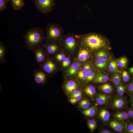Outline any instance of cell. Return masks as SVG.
I'll use <instances>...</instances> for the list:
<instances>
[{
	"label": "cell",
	"instance_id": "obj_25",
	"mask_svg": "<svg viewBox=\"0 0 133 133\" xmlns=\"http://www.w3.org/2000/svg\"><path fill=\"white\" fill-rule=\"evenodd\" d=\"M11 7L15 10H21L25 4L24 0H10Z\"/></svg>",
	"mask_w": 133,
	"mask_h": 133
},
{
	"label": "cell",
	"instance_id": "obj_47",
	"mask_svg": "<svg viewBox=\"0 0 133 133\" xmlns=\"http://www.w3.org/2000/svg\"><path fill=\"white\" fill-rule=\"evenodd\" d=\"M133 78V75H132Z\"/></svg>",
	"mask_w": 133,
	"mask_h": 133
},
{
	"label": "cell",
	"instance_id": "obj_16",
	"mask_svg": "<svg viewBox=\"0 0 133 133\" xmlns=\"http://www.w3.org/2000/svg\"><path fill=\"white\" fill-rule=\"evenodd\" d=\"M78 87L77 83L72 80L67 81L64 85V89L66 93L70 96L78 89Z\"/></svg>",
	"mask_w": 133,
	"mask_h": 133
},
{
	"label": "cell",
	"instance_id": "obj_33",
	"mask_svg": "<svg viewBox=\"0 0 133 133\" xmlns=\"http://www.w3.org/2000/svg\"><path fill=\"white\" fill-rule=\"evenodd\" d=\"M90 105L91 103L89 100L87 99L82 100L79 103V106L84 110L89 108Z\"/></svg>",
	"mask_w": 133,
	"mask_h": 133
},
{
	"label": "cell",
	"instance_id": "obj_3",
	"mask_svg": "<svg viewBox=\"0 0 133 133\" xmlns=\"http://www.w3.org/2000/svg\"><path fill=\"white\" fill-rule=\"evenodd\" d=\"M46 42L59 43L63 37L64 30L59 24L55 23L48 24L46 28Z\"/></svg>",
	"mask_w": 133,
	"mask_h": 133
},
{
	"label": "cell",
	"instance_id": "obj_27",
	"mask_svg": "<svg viewBox=\"0 0 133 133\" xmlns=\"http://www.w3.org/2000/svg\"><path fill=\"white\" fill-rule=\"evenodd\" d=\"M98 108L97 106L94 105L82 111V112L84 115L86 116L92 117L94 116L96 114Z\"/></svg>",
	"mask_w": 133,
	"mask_h": 133
},
{
	"label": "cell",
	"instance_id": "obj_4",
	"mask_svg": "<svg viewBox=\"0 0 133 133\" xmlns=\"http://www.w3.org/2000/svg\"><path fill=\"white\" fill-rule=\"evenodd\" d=\"M59 44L61 48L69 52H74L80 45L77 35L71 33L64 35Z\"/></svg>",
	"mask_w": 133,
	"mask_h": 133
},
{
	"label": "cell",
	"instance_id": "obj_18",
	"mask_svg": "<svg viewBox=\"0 0 133 133\" xmlns=\"http://www.w3.org/2000/svg\"><path fill=\"white\" fill-rule=\"evenodd\" d=\"M34 82L43 85L46 82V73L41 69L36 70L33 73Z\"/></svg>",
	"mask_w": 133,
	"mask_h": 133
},
{
	"label": "cell",
	"instance_id": "obj_45",
	"mask_svg": "<svg viewBox=\"0 0 133 133\" xmlns=\"http://www.w3.org/2000/svg\"><path fill=\"white\" fill-rule=\"evenodd\" d=\"M128 72L131 76H132L133 75V66L128 68Z\"/></svg>",
	"mask_w": 133,
	"mask_h": 133
},
{
	"label": "cell",
	"instance_id": "obj_42",
	"mask_svg": "<svg viewBox=\"0 0 133 133\" xmlns=\"http://www.w3.org/2000/svg\"><path fill=\"white\" fill-rule=\"evenodd\" d=\"M82 97V95L77 97L70 98L69 100L72 104H74L81 99Z\"/></svg>",
	"mask_w": 133,
	"mask_h": 133
},
{
	"label": "cell",
	"instance_id": "obj_8",
	"mask_svg": "<svg viewBox=\"0 0 133 133\" xmlns=\"http://www.w3.org/2000/svg\"><path fill=\"white\" fill-rule=\"evenodd\" d=\"M56 61L49 57L45 60L41 65L40 69L50 76L53 74L57 69Z\"/></svg>",
	"mask_w": 133,
	"mask_h": 133
},
{
	"label": "cell",
	"instance_id": "obj_21",
	"mask_svg": "<svg viewBox=\"0 0 133 133\" xmlns=\"http://www.w3.org/2000/svg\"><path fill=\"white\" fill-rule=\"evenodd\" d=\"M128 60L125 56H122L116 59L117 68L119 71L121 72L122 70L127 68Z\"/></svg>",
	"mask_w": 133,
	"mask_h": 133
},
{
	"label": "cell",
	"instance_id": "obj_19",
	"mask_svg": "<svg viewBox=\"0 0 133 133\" xmlns=\"http://www.w3.org/2000/svg\"><path fill=\"white\" fill-rule=\"evenodd\" d=\"M114 119L120 123L124 122L129 119V117L125 110H116L113 114Z\"/></svg>",
	"mask_w": 133,
	"mask_h": 133
},
{
	"label": "cell",
	"instance_id": "obj_1",
	"mask_svg": "<svg viewBox=\"0 0 133 133\" xmlns=\"http://www.w3.org/2000/svg\"><path fill=\"white\" fill-rule=\"evenodd\" d=\"M77 35L80 45L92 53L102 50L111 49L108 39L101 34L92 33Z\"/></svg>",
	"mask_w": 133,
	"mask_h": 133
},
{
	"label": "cell",
	"instance_id": "obj_9",
	"mask_svg": "<svg viewBox=\"0 0 133 133\" xmlns=\"http://www.w3.org/2000/svg\"><path fill=\"white\" fill-rule=\"evenodd\" d=\"M79 49V53L77 57L79 61L86 63L93 60L92 53L85 48L80 45Z\"/></svg>",
	"mask_w": 133,
	"mask_h": 133
},
{
	"label": "cell",
	"instance_id": "obj_43",
	"mask_svg": "<svg viewBox=\"0 0 133 133\" xmlns=\"http://www.w3.org/2000/svg\"><path fill=\"white\" fill-rule=\"evenodd\" d=\"M82 92L81 90L77 89L70 96V98H73L82 95Z\"/></svg>",
	"mask_w": 133,
	"mask_h": 133
},
{
	"label": "cell",
	"instance_id": "obj_7",
	"mask_svg": "<svg viewBox=\"0 0 133 133\" xmlns=\"http://www.w3.org/2000/svg\"><path fill=\"white\" fill-rule=\"evenodd\" d=\"M32 51L34 54L36 62L40 65L47 59L50 57L47 54L42 44L36 46Z\"/></svg>",
	"mask_w": 133,
	"mask_h": 133
},
{
	"label": "cell",
	"instance_id": "obj_11",
	"mask_svg": "<svg viewBox=\"0 0 133 133\" xmlns=\"http://www.w3.org/2000/svg\"><path fill=\"white\" fill-rule=\"evenodd\" d=\"M98 110V116L99 119L104 124H107L110 121L111 116L107 108L102 106Z\"/></svg>",
	"mask_w": 133,
	"mask_h": 133
},
{
	"label": "cell",
	"instance_id": "obj_29",
	"mask_svg": "<svg viewBox=\"0 0 133 133\" xmlns=\"http://www.w3.org/2000/svg\"><path fill=\"white\" fill-rule=\"evenodd\" d=\"M99 71L95 69L89 72H87L84 82L86 83H89L93 81Z\"/></svg>",
	"mask_w": 133,
	"mask_h": 133
},
{
	"label": "cell",
	"instance_id": "obj_30",
	"mask_svg": "<svg viewBox=\"0 0 133 133\" xmlns=\"http://www.w3.org/2000/svg\"><path fill=\"white\" fill-rule=\"evenodd\" d=\"M6 48L3 43L0 42V63L1 64L6 63L5 54Z\"/></svg>",
	"mask_w": 133,
	"mask_h": 133
},
{
	"label": "cell",
	"instance_id": "obj_28",
	"mask_svg": "<svg viewBox=\"0 0 133 133\" xmlns=\"http://www.w3.org/2000/svg\"><path fill=\"white\" fill-rule=\"evenodd\" d=\"M121 75L122 83L125 85H127L133 79L131 76L126 71H122L121 73Z\"/></svg>",
	"mask_w": 133,
	"mask_h": 133
},
{
	"label": "cell",
	"instance_id": "obj_5",
	"mask_svg": "<svg viewBox=\"0 0 133 133\" xmlns=\"http://www.w3.org/2000/svg\"><path fill=\"white\" fill-rule=\"evenodd\" d=\"M35 6L40 12L46 14L51 12L56 4L55 0H33Z\"/></svg>",
	"mask_w": 133,
	"mask_h": 133
},
{
	"label": "cell",
	"instance_id": "obj_35",
	"mask_svg": "<svg viewBox=\"0 0 133 133\" xmlns=\"http://www.w3.org/2000/svg\"><path fill=\"white\" fill-rule=\"evenodd\" d=\"M126 85V93L129 96L133 95V79Z\"/></svg>",
	"mask_w": 133,
	"mask_h": 133
},
{
	"label": "cell",
	"instance_id": "obj_2",
	"mask_svg": "<svg viewBox=\"0 0 133 133\" xmlns=\"http://www.w3.org/2000/svg\"><path fill=\"white\" fill-rule=\"evenodd\" d=\"M23 37L25 47L32 50L37 46L43 43L46 40L43 30L38 27L30 28L26 32Z\"/></svg>",
	"mask_w": 133,
	"mask_h": 133
},
{
	"label": "cell",
	"instance_id": "obj_44",
	"mask_svg": "<svg viewBox=\"0 0 133 133\" xmlns=\"http://www.w3.org/2000/svg\"><path fill=\"white\" fill-rule=\"evenodd\" d=\"M99 133H112L111 131L107 129L102 128L99 130Z\"/></svg>",
	"mask_w": 133,
	"mask_h": 133
},
{
	"label": "cell",
	"instance_id": "obj_22",
	"mask_svg": "<svg viewBox=\"0 0 133 133\" xmlns=\"http://www.w3.org/2000/svg\"><path fill=\"white\" fill-rule=\"evenodd\" d=\"M80 67V64L78 62L74 63L67 69L66 72L67 76L71 77L76 75L78 72Z\"/></svg>",
	"mask_w": 133,
	"mask_h": 133
},
{
	"label": "cell",
	"instance_id": "obj_36",
	"mask_svg": "<svg viewBox=\"0 0 133 133\" xmlns=\"http://www.w3.org/2000/svg\"><path fill=\"white\" fill-rule=\"evenodd\" d=\"M88 127L91 132H93L97 126V124L96 121L93 119H89L87 122Z\"/></svg>",
	"mask_w": 133,
	"mask_h": 133
},
{
	"label": "cell",
	"instance_id": "obj_34",
	"mask_svg": "<svg viewBox=\"0 0 133 133\" xmlns=\"http://www.w3.org/2000/svg\"><path fill=\"white\" fill-rule=\"evenodd\" d=\"M126 132L133 133V120L128 119L126 121Z\"/></svg>",
	"mask_w": 133,
	"mask_h": 133
},
{
	"label": "cell",
	"instance_id": "obj_37",
	"mask_svg": "<svg viewBox=\"0 0 133 133\" xmlns=\"http://www.w3.org/2000/svg\"><path fill=\"white\" fill-rule=\"evenodd\" d=\"M87 72L84 71L82 68L78 71V78L81 81H84Z\"/></svg>",
	"mask_w": 133,
	"mask_h": 133
},
{
	"label": "cell",
	"instance_id": "obj_13",
	"mask_svg": "<svg viewBox=\"0 0 133 133\" xmlns=\"http://www.w3.org/2000/svg\"><path fill=\"white\" fill-rule=\"evenodd\" d=\"M112 97L109 94L103 93H97L96 101L99 105L107 106L109 105Z\"/></svg>",
	"mask_w": 133,
	"mask_h": 133
},
{
	"label": "cell",
	"instance_id": "obj_31",
	"mask_svg": "<svg viewBox=\"0 0 133 133\" xmlns=\"http://www.w3.org/2000/svg\"><path fill=\"white\" fill-rule=\"evenodd\" d=\"M117 95L120 96H123L126 93V85L122 83L119 84L116 86Z\"/></svg>",
	"mask_w": 133,
	"mask_h": 133
},
{
	"label": "cell",
	"instance_id": "obj_24",
	"mask_svg": "<svg viewBox=\"0 0 133 133\" xmlns=\"http://www.w3.org/2000/svg\"><path fill=\"white\" fill-rule=\"evenodd\" d=\"M121 73L119 72H115L110 73V81L116 86L122 83Z\"/></svg>",
	"mask_w": 133,
	"mask_h": 133
},
{
	"label": "cell",
	"instance_id": "obj_39",
	"mask_svg": "<svg viewBox=\"0 0 133 133\" xmlns=\"http://www.w3.org/2000/svg\"><path fill=\"white\" fill-rule=\"evenodd\" d=\"M125 110L128 115L129 119L133 120V107L131 106L128 107L125 109Z\"/></svg>",
	"mask_w": 133,
	"mask_h": 133
},
{
	"label": "cell",
	"instance_id": "obj_17",
	"mask_svg": "<svg viewBox=\"0 0 133 133\" xmlns=\"http://www.w3.org/2000/svg\"><path fill=\"white\" fill-rule=\"evenodd\" d=\"M110 60H93L92 62L96 69L99 71L109 72L107 68L108 63Z\"/></svg>",
	"mask_w": 133,
	"mask_h": 133
},
{
	"label": "cell",
	"instance_id": "obj_15",
	"mask_svg": "<svg viewBox=\"0 0 133 133\" xmlns=\"http://www.w3.org/2000/svg\"><path fill=\"white\" fill-rule=\"evenodd\" d=\"M109 73L104 71H99L93 80V82L97 84H101L110 81V76Z\"/></svg>",
	"mask_w": 133,
	"mask_h": 133
},
{
	"label": "cell",
	"instance_id": "obj_26",
	"mask_svg": "<svg viewBox=\"0 0 133 133\" xmlns=\"http://www.w3.org/2000/svg\"><path fill=\"white\" fill-rule=\"evenodd\" d=\"M107 68L109 73L115 72H119L117 69L116 59L114 58L110 60L109 61L107 64Z\"/></svg>",
	"mask_w": 133,
	"mask_h": 133
},
{
	"label": "cell",
	"instance_id": "obj_6",
	"mask_svg": "<svg viewBox=\"0 0 133 133\" xmlns=\"http://www.w3.org/2000/svg\"><path fill=\"white\" fill-rule=\"evenodd\" d=\"M113 109L123 110L128 107V101L126 96L116 95L112 97L109 105Z\"/></svg>",
	"mask_w": 133,
	"mask_h": 133
},
{
	"label": "cell",
	"instance_id": "obj_46",
	"mask_svg": "<svg viewBox=\"0 0 133 133\" xmlns=\"http://www.w3.org/2000/svg\"><path fill=\"white\" fill-rule=\"evenodd\" d=\"M129 101L130 106L133 107V95L129 96Z\"/></svg>",
	"mask_w": 133,
	"mask_h": 133
},
{
	"label": "cell",
	"instance_id": "obj_14",
	"mask_svg": "<svg viewBox=\"0 0 133 133\" xmlns=\"http://www.w3.org/2000/svg\"><path fill=\"white\" fill-rule=\"evenodd\" d=\"M110 126L115 131L119 133H126V121L120 123L114 119L110 121Z\"/></svg>",
	"mask_w": 133,
	"mask_h": 133
},
{
	"label": "cell",
	"instance_id": "obj_40",
	"mask_svg": "<svg viewBox=\"0 0 133 133\" xmlns=\"http://www.w3.org/2000/svg\"><path fill=\"white\" fill-rule=\"evenodd\" d=\"M10 0H0V12L4 10L6 8Z\"/></svg>",
	"mask_w": 133,
	"mask_h": 133
},
{
	"label": "cell",
	"instance_id": "obj_10",
	"mask_svg": "<svg viewBox=\"0 0 133 133\" xmlns=\"http://www.w3.org/2000/svg\"><path fill=\"white\" fill-rule=\"evenodd\" d=\"M111 50H102L92 53L93 60H110L113 58Z\"/></svg>",
	"mask_w": 133,
	"mask_h": 133
},
{
	"label": "cell",
	"instance_id": "obj_38",
	"mask_svg": "<svg viewBox=\"0 0 133 133\" xmlns=\"http://www.w3.org/2000/svg\"><path fill=\"white\" fill-rule=\"evenodd\" d=\"M66 58L65 55L63 53L56 54L53 55V59L56 61H63Z\"/></svg>",
	"mask_w": 133,
	"mask_h": 133
},
{
	"label": "cell",
	"instance_id": "obj_12",
	"mask_svg": "<svg viewBox=\"0 0 133 133\" xmlns=\"http://www.w3.org/2000/svg\"><path fill=\"white\" fill-rule=\"evenodd\" d=\"M42 45L47 55L50 57V55H54L61 48L59 43L54 42H46Z\"/></svg>",
	"mask_w": 133,
	"mask_h": 133
},
{
	"label": "cell",
	"instance_id": "obj_23",
	"mask_svg": "<svg viewBox=\"0 0 133 133\" xmlns=\"http://www.w3.org/2000/svg\"><path fill=\"white\" fill-rule=\"evenodd\" d=\"M83 91L86 95L92 99L96 96L97 94L95 86L90 84H88L85 86Z\"/></svg>",
	"mask_w": 133,
	"mask_h": 133
},
{
	"label": "cell",
	"instance_id": "obj_32",
	"mask_svg": "<svg viewBox=\"0 0 133 133\" xmlns=\"http://www.w3.org/2000/svg\"><path fill=\"white\" fill-rule=\"evenodd\" d=\"M82 69L87 73L95 69L92 62H89L84 64Z\"/></svg>",
	"mask_w": 133,
	"mask_h": 133
},
{
	"label": "cell",
	"instance_id": "obj_41",
	"mask_svg": "<svg viewBox=\"0 0 133 133\" xmlns=\"http://www.w3.org/2000/svg\"><path fill=\"white\" fill-rule=\"evenodd\" d=\"M70 63V61L68 57L66 58L63 61L62 66L63 67H67L69 65Z\"/></svg>",
	"mask_w": 133,
	"mask_h": 133
},
{
	"label": "cell",
	"instance_id": "obj_20",
	"mask_svg": "<svg viewBox=\"0 0 133 133\" xmlns=\"http://www.w3.org/2000/svg\"><path fill=\"white\" fill-rule=\"evenodd\" d=\"M107 82L100 84L98 86V88L102 93L112 94L114 92V87L111 84Z\"/></svg>",
	"mask_w": 133,
	"mask_h": 133
}]
</instances>
